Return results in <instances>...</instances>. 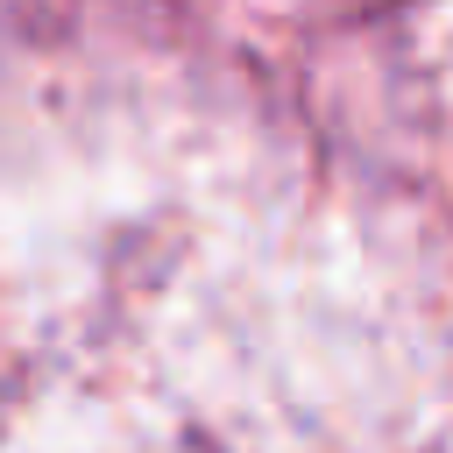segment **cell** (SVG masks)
Masks as SVG:
<instances>
[]
</instances>
